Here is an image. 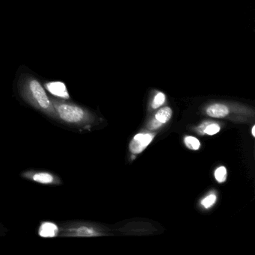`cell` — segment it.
<instances>
[{"mask_svg":"<svg viewBox=\"0 0 255 255\" xmlns=\"http://www.w3.org/2000/svg\"><path fill=\"white\" fill-rule=\"evenodd\" d=\"M18 90L23 101L50 119L57 120L56 110L41 82L31 75H25L18 83Z\"/></svg>","mask_w":255,"mask_h":255,"instance_id":"obj_1","label":"cell"},{"mask_svg":"<svg viewBox=\"0 0 255 255\" xmlns=\"http://www.w3.org/2000/svg\"><path fill=\"white\" fill-rule=\"evenodd\" d=\"M57 115V120L68 126H81L90 120L86 110L68 100L50 97Z\"/></svg>","mask_w":255,"mask_h":255,"instance_id":"obj_2","label":"cell"},{"mask_svg":"<svg viewBox=\"0 0 255 255\" xmlns=\"http://www.w3.org/2000/svg\"><path fill=\"white\" fill-rule=\"evenodd\" d=\"M60 237H94L102 236L95 225L82 222H65L59 226Z\"/></svg>","mask_w":255,"mask_h":255,"instance_id":"obj_3","label":"cell"},{"mask_svg":"<svg viewBox=\"0 0 255 255\" xmlns=\"http://www.w3.org/2000/svg\"><path fill=\"white\" fill-rule=\"evenodd\" d=\"M22 177L29 181L47 186H60L62 179L55 173L43 170H28L22 173Z\"/></svg>","mask_w":255,"mask_h":255,"instance_id":"obj_4","label":"cell"},{"mask_svg":"<svg viewBox=\"0 0 255 255\" xmlns=\"http://www.w3.org/2000/svg\"><path fill=\"white\" fill-rule=\"evenodd\" d=\"M154 136V134L151 133L137 134L129 144V150L133 153H141L151 142Z\"/></svg>","mask_w":255,"mask_h":255,"instance_id":"obj_5","label":"cell"},{"mask_svg":"<svg viewBox=\"0 0 255 255\" xmlns=\"http://www.w3.org/2000/svg\"><path fill=\"white\" fill-rule=\"evenodd\" d=\"M44 89L56 98L68 101L71 98L66 85L62 82H48L44 84Z\"/></svg>","mask_w":255,"mask_h":255,"instance_id":"obj_6","label":"cell"},{"mask_svg":"<svg viewBox=\"0 0 255 255\" xmlns=\"http://www.w3.org/2000/svg\"><path fill=\"white\" fill-rule=\"evenodd\" d=\"M59 226L53 222H41L38 230V234L42 238H56L59 237Z\"/></svg>","mask_w":255,"mask_h":255,"instance_id":"obj_7","label":"cell"},{"mask_svg":"<svg viewBox=\"0 0 255 255\" xmlns=\"http://www.w3.org/2000/svg\"><path fill=\"white\" fill-rule=\"evenodd\" d=\"M229 113L228 107L222 104H213L207 108V114L210 117L222 119Z\"/></svg>","mask_w":255,"mask_h":255,"instance_id":"obj_8","label":"cell"},{"mask_svg":"<svg viewBox=\"0 0 255 255\" xmlns=\"http://www.w3.org/2000/svg\"><path fill=\"white\" fill-rule=\"evenodd\" d=\"M171 116H172V111L171 109L169 107H164L157 112L155 118L161 123L165 124L171 119Z\"/></svg>","mask_w":255,"mask_h":255,"instance_id":"obj_9","label":"cell"},{"mask_svg":"<svg viewBox=\"0 0 255 255\" xmlns=\"http://www.w3.org/2000/svg\"><path fill=\"white\" fill-rule=\"evenodd\" d=\"M184 142L186 147L191 150H198L201 146L199 140L193 136H186L184 138Z\"/></svg>","mask_w":255,"mask_h":255,"instance_id":"obj_10","label":"cell"},{"mask_svg":"<svg viewBox=\"0 0 255 255\" xmlns=\"http://www.w3.org/2000/svg\"><path fill=\"white\" fill-rule=\"evenodd\" d=\"M215 178L219 183H224L227 179V169L225 167L221 166L215 171Z\"/></svg>","mask_w":255,"mask_h":255,"instance_id":"obj_11","label":"cell"},{"mask_svg":"<svg viewBox=\"0 0 255 255\" xmlns=\"http://www.w3.org/2000/svg\"><path fill=\"white\" fill-rule=\"evenodd\" d=\"M165 96L162 92H159L157 95L155 96L153 99V104H152V107L153 109L159 108V107L165 103Z\"/></svg>","mask_w":255,"mask_h":255,"instance_id":"obj_12","label":"cell"},{"mask_svg":"<svg viewBox=\"0 0 255 255\" xmlns=\"http://www.w3.org/2000/svg\"><path fill=\"white\" fill-rule=\"evenodd\" d=\"M220 131V127L216 124H210L204 129V133L207 135H213L218 133Z\"/></svg>","mask_w":255,"mask_h":255,"instance_id":"obj_13","label":"cell"},{"mask_svg":"<svg viewBox=\"0 0 255 255\" xmlns=\"http://www.w3.org/2000/svg\"><path fill=\"white\" fill-rule=\"evenodd\" d=\"M216 195H210L201 201V204H202L206 209H208L210 208V207H212V206L216 203Z\"/></svg>","mask_w":255,"mask_h":255,"instance_id":"obj_14","label":"cell"},{"mask_svg":"<svg viewBox=\"0 0 255 255\" xmlns=\"http://www.w3.org/2000/svg\"><path fill=\"white\" fill-rule=\"evenodd\" d=\"M162 125V124L161 123V122L155 119V120L153 121L151 124H150V127H151L152 129H156V128H159V127H160Z\"/></svg>","mask_w":255,"mask_h":255,"instance_id":"obj_15","label":"cell"},{"mask_svg":"<svg viewBox=\"0 0 255 255\" xmlns=\"http://www.w3.org/2000/svg\"><path fill=\"white\" fill-rule=\"evenodd\" d=\"M252 135H253L254 137H255V127L254 126L253 128H252Z\"/></svg>","mask_w":255,"mask_h":255,"instance_id":"obj_16","label":"cell"},{"mask_svg":"<svg viewBox=\"0 0 255 255\" xmlns=\"http://www.w3.org/2000/svg\"><path fill=\"white\" fill-rule=\"evenodd\" d=\"M0 233H1V231H0Z\"/></svg>","mask_w":255,"mask_h":255,"instance_id":"obj_17","label":"cell"}]
</instances>
